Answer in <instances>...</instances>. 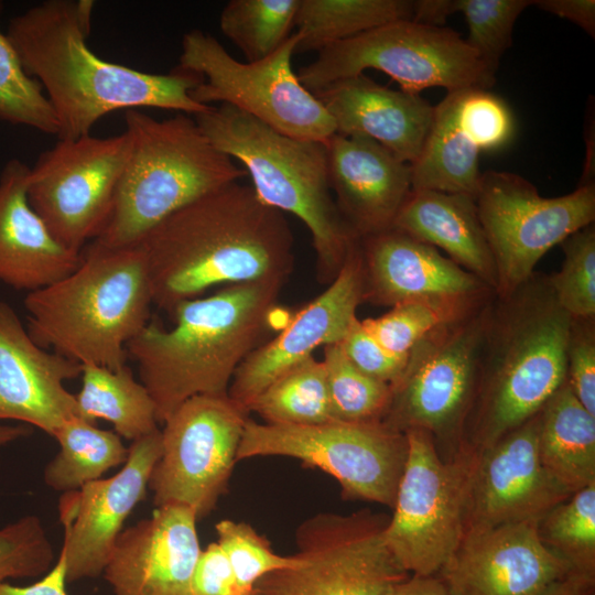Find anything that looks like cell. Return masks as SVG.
I'll use <instances>...</instances> for the list:
<instances>
[{"instance_id": "27", "label": "cell", "mask_w": 595, "mask_h": 595, "mask_svg": "<svg viewBox=\"0 0 595 595\" xmlns=\"http://www.w3.org/2000/svg\"><path fill=\"white\" fill-rule=\"evenodd\" d=\"M392 228L444 250L448 259L496 293V264L473 197L411 190Z\"/></svg>"}, {"instance_id": "31", "label": "cell", "mask_w": 595, "mask_h": 595, "mask_svg": "<svg viewBox=\"0 0 595 595\" xmlns=\"http://www.w3.org/2000/svg\"><path fill=\"white\" fill-rule=\"evenodd\" d=\"M411 0H300L295 52L316 51L398 20H411Z\"/></svg>"}, {"instance_id": "45", "label": "cell", "mask_w": 595, "mask_h": 595, "mask_svg": "<svg viewBox=\"0 0 595 595\" xmlns=\"http://www.w3.org/2000/svg\"><path fill=\"white\" fill-rule=\"evenodd\" d=\"M192 595H249L238 584L231 565L217 542L202 550L191 586Z\"/></svg>"}, {"instance_id": "35", "label": "cell", "mask_w": 595, "mask_h": 595, "mask_svg": "<svg viewBox=\"0 0 595 595\" xmlns=\"http://www.w3.org/2000/svg\"><path fill=\"white\" fill-rule=\"evenodd\" d=\"M537 529L542 542L574 573L595 578V483L549 510Z\"/></svg>"}, {"instance_id": "9", "label": "cell", "mask_w": 595, "mask_h": 595, "mask_svg": "<svg viewBox=\"0 0 595 595\" xmlns=\"http://www.w3.org/2000/svg\"><path fill=\"white\" fill-rule=\"evenodd\" d=\"M369 68L390 76L401 90L411 94L429 87H444L447 93L489 89L496 83V73L461 33L412 20L393 21L326 46L296 75L314 93Z\"/></svg>"}, {"instance_id": "4", "label": "cell", "mask_w": 595, "mask_h": 595, "mask_svg": "<svg viewBox=\"0 0 595 595\" xmlns=\"http://www.w3.org/2000/svg\"><path fill=\"white\" fill-rule=\"evenodd\" d=\"M570 325L545 274L495 295L462 442L484 450L540 412L567 380Z\"/></svg>"}, {"instance_id": "2", "label": "cell", "mask_w": 595, "mask_h": 595, "mask_svg": "<svg viewBox=\"0 0 595 595\" xmlns=\"http://www.w3.org/2000/svg\"><path fill=\"white\" fill-rule=\"evenodd\" d=\"M95 2L47 0L14 17L7 36L26 73L43 87L58 120V139L90 134L109 112L145 107L199 115L209 106L191 91L202 77L176 68L151 74L105 61L87 45Z\"/></svg>"}, {"instance_id": "7", "label": "cell", "mask_w": 595, "mask_h": 595, "mask_svg": "<svg viewBox=\"0 0 595 595\" xmlns=\"http://www.w3.org/2000/svg\"><path fill=\"white\" fill-rule=\"evenodd\" d=\"M125 122L129 155L109 219L93 241L110 248L137 246L173 213L247 175L190 115L159 120L129 109Z\"/></svg>"}, {"instance_id": "24", "label": "cell", "mask_w": 595, "mask_h": 595, "mask_svg": "<svg viewBox=\"0 0 595 595\" xmlns=\"http://www.w3.org/2000/svg\"><path fill=\"white\" fill-rule=\"evenodd\" d=\"M336 206L360 239L391 229L411 192L410 164L378 142L335 133L326 142Z\"/></svg>"}, {"instance_id": "32", "label": "cell", "mask_w": 595, "mask_h": 595, "mask_svg": "<svg viewBox=\"0 0 595 595\" xmlns=\"http://www.w3.org/2000/svg\"><path fill=\"white\" fill-rule=\"evenodd\" d=\"M60 451L44 469V482L54 490L73 491L122 466L129 450L112 431L78 416L67 420L53 435Z\"/></svg>"}, {"instance_id": "42", "label": "cell", "mask_w": 595, "mask_h": 595, "mask_svg": "<svg viewBox=\"0 0 595 595\" xmlns=\"http://www.w3.org/2000/svg\"><path fill=\"white\" fill-rule=\"evenodd\" d=\"M53 562L54 550L39 517L29 515L0 529V583L43 576Z\"/></svg>"}, {"instance_id": "13", "label": "cell", "mask_w": 595, "mask_h": 595, "mask_svg": "<svg viewBox=\"0 0 595 595\" xmlns=\"http://www.w3.org/2000/svg\"><path fill=\"white\" fill-rule=\"evenodd\" d=\"M388 520L369 510L304 520L295 532L294 565L261 577L252 595H392L410 574L386 543Z\"/></svg>"}, {"instance_id": "1", "label": "cell", "mask_w": 595, "mask_h": 595, "mask_svg": "<svg viewBox=\"0 0 595 595\" xmlns=\"http://www.w3.org/2000/svg\"><path fill=\"white\" fill-rule=\"evenodd\" d=\"M153 304L172 314L217 285L285 282L293 236L282 212L234 182L173 213L139 242Z\"/></svg>"}, {"instance_id": "36", "label": "cell", "mask_w": 595, "mask_h": 595, "mask_svg": "<svg viewBox=\"0 0 595 595\" xmlns=\"http://www.w3.org/2000/svg\"><path fill=\"white\" fill-rule=\"evenodd\" d=\"M336 420L347 422L382 421L391 400V385L356 368L339 343L324 347L322 360Z\"/></svg>"}, {"instance_id": "21", "label": "cell", "mask_w": 595, "mask_h": 595, "mask_svg": "<svg viewBox=\"0 0 595 595\" xmlns=\"http://www.w3.org/2000/svg\"><path fill=\"white\" fill-rule=\"evenodd\" d=\"M363 303L394 306L425 301L461 307L478 306L496 293L439 249L391 228L360 238Z\"/></svg>"}, {"instance_id": "3", "label": "cell", "mask_w": 595, "mask_h": 595, "mask_svg": "<svg viewBox=\"0 0 595 595\" xmlns=\"http://www.w3.org/2000/svg\"><path fill=\"white\" fill-rule=\"evenodd\" d=\"M284 282L226 285L209 296L180 303L174 326L149 321L127 345L140 382L164 421L195 396H225L240 364L280 332L292 313L279 305Z\"/></svg>"}, {"instance_id": "28", "label": "cell", "mask_w": 595, "mask_h": 595, "mask_svg": "<svg viewBox=\"0 0 595 595\" xmlns=\"http://www.w3.org/2000/svg\"><path fill=\"white\" fill-rule=\"evenodd\" d=\"M479 140L459 113L457 90L434 106L433 120L418 159L410 164L411 190L475 197L482 172Z\"/></svg>"}, {"instance_id": "16", "label": "cell", "mask_w": 595, "mask_h": 595, "mask_svg": "<svg viewBox=\"0 0 595 595\" xmlns=\"http://www.w3.org/2000/svg\"><path fill=\"white\" fill-rule=\"evenodd\" d=\"M129 151L126 132L58 139L30 167L29 203L65 247L80 252L100 235Z\"/></svg>"}, {"instance_id": "23", "label": "cell", "mask_w": 595, "mask_h": 595, "mask_svg": "<svg viewBox=\"0 0 595 595\" xmlns=\"http://www.w3.org/2000/svg\"><path fill=\"white\" fill-rule=\"evenodd\" d=\"M82 369L34 343L17 312L0 301V420L20 421L53 436L76 416L75 394L64 383Z\"/></svg>"}, {"instance_id": "50", "label": "cell", "mask_w": 595, "mask_h": 595, "mask_svg": "<svg viewBox=\"0 0 595 595\" xmlns=\"http://www.w3.org/2000/svg\"><path fill=\"white\" fill-rule=\"evenodd\" d=\"M544 595H595V578L571 573Z\"/></svg>"}, {"instance_id": "44", "label": "cell", "mask_w": 595, "mask_h": 595, "mask_svg": "<svg viewBox=\"0 0 595 595\" xmlns=\"http://www.w3.org/2000/svg\"><path fill=\"white\" fill-rule=\"evenodd\" d=\"M339 345L348 360L364 374L392 385L401 376L408 356L385 348L356 317Z\"/></svg>"}, {"instance_id": "14", "label": "cell", "mask_w": 595, "mask_h": 595, "mask_svg": "<svg viewBox=\"0 0 595 595\" xmlns=\"http://www.w3.org/2000/svg\"><path fill=\"white\" fill-rule=\"evenodd\" d=\"M474 199L495 260L498 296L513 292L552 247L595 219V184L543 197L519 174L486 171Z\"/></svg>"}, {"instance_id": "33", "label": "cell", "mask_w": 595, "mask_h": 595, "mask_svg": "<svg viewBox=\"0 0 595 595\" xmlns=\"http://www.w3.org/2000/svg\"><path fill=\"white\" fill-rule=\"evenodd\" d=\"M249 412L271 424L312 425L336 420L323 361L311 356L280 375L253 400Z\"/></svg>"}, {"instance_id": "12", "label": "cell", "mask_w": 595, "mask_h": 595, "mask_svg": "<svg viewBox=\"0 0 595 595\" xmlns=\"http://www.w3.org/2000/svg\"><path fill=\"white\" fill-rule=\"evenodd\" d=\"M496 295V294H495ZM495 295L469 313L442 324L409 353L391 385L382 421L394 430L428 432L456 450L473 407L485 331Z\"/></svg>"}, {"instance_id": "6", "label": "cell", "mask_w": 595, "mask_h": 595, "mask_svg": "<svg viewBox=\"0 0 595 595\" xmlns=\"http://www.w3.org/2000/svg\"><path fill=\"white\" fill-rule=\"evenodd\" d=\"M221 152L241 163L258 198L300 218L310 230L317 278L331 283L359 238L331 194L324 142L280 133L232 106H210L194 116Z\"/></svg>"}, {"instance_id": "19", "label": "cell", "mask_w": 595, "mask_h": 595, "mask_svg": "<svg viewBox=\"0 0 595 595\" xmlns=\"http://www.w3.org/2000/svg\"><path fill=\"white\" fill-rule=\"evenodd\" d=\"M537 524L466 531L437 575L451 595H544L574 572L542 542Z\"/></svg>"}, {"instance_id": "41", "label": "cell", "mask_w": 595, "mask_h": 595, "mask_svg": "<svg viewBox=\"0 0 595 595\" xmlns=\"http://www.w3.org/2000/svg\"><path fill=\"white\" fill-rule=\"evenodd\" d=\"M217 543L226 554L239 586L249 595L264 575L294 565L293 555L275 553L250 524L224 519L215 526Z\"/></svg>"}, {"instance_id": "17", "label": "cell", "mask_w": 595, "mask_h": 595, "mask_svg": "<svg viewBox=\"0 0 595 595\" xmlns=\"http://www.w3.org/2000/svg\"><path fill=\"white\" fill-rule=\"evenodd\" d=\"M122 468L82 488L64 493L60 519L64 527L61 553L67 583L100 575L123 523L145 498L154 465L162 452L161 430L131 443Z\"/></svg>"}, {"instance_id": "43", "label": "cell", "mask_w": 595, "mask_h": 595, "mask_svg": "<svg viewBox=\"0 0 595 595\" xmlns=\"http://www.w3.org/2000/svg\"><path fill=\"white\" fill-rule=\"evenodd\" d=\"M566 364L573 393L595 415V317H571Z\"/></svg>"}, {"instance_id": "29", "label": "cell", "mask_w": 595, "mask_h": 595, "mask_svg": "<svg viewBox=\"0 0 595 595\" xmlns=\"http://www.w3.org/2000/svg\"><path fill=\"white\" fill-rule=\"evenodd\" d=\"M538 441L542 464L572 494L595 483V415L567 380L539 412Z\"/></svg>"}, {"instance_id": "15", "label": "cell", "mask_w": 595, "mask_h": 595, "mask_svg": "<svg viewBox=\"0 0 595 595\" xmlns=\"http://www.w3.org/2000/svg\"><path fill=\"white\" fill-rule=\"evenodd\" d=\"M248 413L228 394L195 396L163 423L149 488L155 507L182 505L203 519L226 494Z\"/></svg>"}, {"instance_id": "38", "label": "cell", "mask_w": 595, "mask_h": 595, "mask_svg": "<svg viewBox=\"0 0 595 595\" xmlns=\"http://www.w3.org/2000/svg\"><path fill=\"white\" fill-rule=\"evenodd\" d=\"M564 259L559 272L548 275L559 305L571 316L595 317V226L583 227L561 244Z\"/></svg>"}, {"instance_id": "5", "label": "cell", "mask_w": 595, "mask_h": 595, "mask_svg": "<svg viewBox=\"0 0 595 595\" xmlns=\"http://www.w3.org/2000/svg\"><path fill=\"white\" fill-rule=\"evenodd\" d=\"M152 304L141 247L91 241L69 274L26 294L25 327L44 349L116 370L127 365V345L149 323Z\"/></svg>"}, {"instance_id": "47", "label": "cell", "mask_w": 595, "mask_h": 595, "mask_svg": "<svg viewBox=\"0 0 595 595\" xmlns=\"http://www.w3.org/2000/svg\"><path fill=\"white\" fill-rule=\"evenodd\" d=\"M65 558L60 553L57 562L40 581L28 586L0 583V595H67Z\"/></svg>"}, {"instance_id": "22", "label": "cell", "mask_w": 595, "mask_h": 595, "mask_svg": "<svg viewBox=\"0 0 595 595\" xmlns=\"http://www.w3.org/2000/svg\"><path fill=\"white\" fill-rule=\"evenodd\" d=\"M197 520L186 506L164 505L122 530L102 572L115 595H192Z\"/></svg>"}, {"instance_id": "8", "label": "cell", "mask_w": 595, "mask_h": 595, "mask_svg": "<svg viewBox=\"0 0 595 595\" xmlns=\"http://www.w3.org/2000/svg\"><path fill=\"white\" fill-rule=\"evenodd\" d=\"M408 457L385 529L386 543L409 574L434 575L466 532L478 451L462 442L444 461L425 431L409 430Z\"/></svg>"}, {"instance_id": "34", "label": "cell", "mask_w": 595, "mask_h": 595, "mask_svg": "<svg viewBox=\"0 0 595 595\" xmlns=\"http://www.w3.org/2000/svg\"><path fill=\"white\" fill-rule=\"evenodd\" d=\"M300 0H231L221 10L219 26L247 62L275 52L292 34Z\"/></svg>"}, {"instance_id": "10", "label": "cell", "mask_w": 595, "mask_h": 595, "mask_svg": "<svg viewBox=\"0 0 595 595\" xmlns=\"http://www.w3.org/2000/svg\"><path fill=\"white\" fill-rule=\"evenodd\" d=\"M298 43L295 32L269 56L242 63L212 34L191 30L182 39L178 68L202 77L191 91L196 102L226 104L280 133L325 143L336 127L292 68Z\"/></svg>"}, {"instance_id": "49", "label": "cell", "mask_w": 595, "mask_h": 595, "mask_svg": "<svg viewBox=\"0 0 595 595\" xmlns=\"http://www.w3.org/2000/svg\"><path fill=\"white\" fill-rule=\"evenodd\" d=\"M392 595H451L443 580L437 575L410 574L399 582Z\"/></svg>"}, {"instance_id": "26", "label": "cell", "mask_w": 595, "mask_h": 595, "mask_svg": "<svg viewBox=\"0 0 595 595\" xmlns=\"http://www.w3.org/2000/svg\"><path fill=\"white\" fill-rule=\"evenodd\" d=\"M29 171L12 159L0 174V282L28 293L69 274L82 256L61 244L30 205Z\"/></svg>"}, {"instance_id": "11", "label": "cell", "mask_w": 595, "mask_h": 595, "mask_svg": "<svg viewBox=\"0 0 595 595\" xmlns=\"http://www.w3.org/2000/svg\"><path fill=\"white\" fill-rule=\"evenodd\" d=\"M259 456L296 458L333 476L344 498L392 509L408 457V439L381 420L289 425L248 418L237 462Z\"/></svg>"}, {"instance_id": "18", "label": "cell", "mask_w": 595, "mask_h": 595, "mask_svg": "<svg viewBox=\"0 0 595 595\" xmlns=\"http://www.w3.org/2000/svg\"><path fill=\"white\" fill-rule=\"evenodd\" d=\"M360 239L329 286L292 314L272 338L252 350L236 370L228 397L249 413L259 393L280 375L313 356L322 346L339 343L363 303Z\"/></svg>"}, {"instance_id": "37", "label": "cell", "mask_w": 595, "mask_h": 595, "mask_svg": "<svg viewBox=\"0 0 595 595\" xmlns=\"http://www.w3.org/2000/svg\"><path fill=\"white\" fill-rule=\"evenodd\" d=\"M0 120L57 137L55 111L41 84L30 76L21 58L0 30Z\"/></svg>"}, {"instance_id": "51", "label": "cell", "mask_w": 595, "mask_h": 595, "mask_svg": "<svg viewBox=\"0 0 595 595\" xmlns=\"http://www.w3.org/2000/svg\"><path fill=\"white\" fill-rule=\"evenodd\" d=\"M32 433V429L28 424L3 425L0 424V447L14 442L21 437H25Z\"/></svg>"}, {"instance_id": "39", "label": "cell", "mask_w": 595, "mask_h": 595, "mask_svg": "<svg viewBox=\"0 0 595 595\" xmlns=\"http://www.w3.org/2000/svg\"><path fill=\"white\" fill-rule=\"evenodd\" d=\"M478 306L461 307L410 301L392 306L379 317L366 318L361 324L385 348L393 354L408 356L410 350L436 327Z\"/></svg>"}, {"instance_id": "40", "label": "cell", "mask_w": 595, "mask_h": 595, "mask_svg": "<svg viewBox=\"0 0 595 595\" xmlns=\"http://www.w3.org/2000/svg\"><path fill=\"white\" fill-rule=\"evenodd\" d=\"M533 0H454L462 12L468 35L467 44L496 73L505 52L512 44L513 26L519 15Z\"/></svg>"}, {"instance_id": "25", "label": "cell", "mask_w": 595, "mask_h": 595, "mask_svg": "<svg viewBox=\"0 0 595 595\" xmlns=\"http://www.w3.org/2000/svg\"><path fill=\"white\" fill-rule=\"evenodd\" d=\"M334 120L336 133L371 139L412 164L429 133L434 106L419 94L394 90L364 74L313 93Z\"/></svg>"}, {"instance_id": "46", "label": "cell", "mask_w": 595, "mask_h": 595, "mask_svg": "<svg viewBox=\"0 0 595 595\" xmlns=\"http://www.w3.org/2000/svg\"><path fill=\"white\" fill-rule=\"evenodd\" d=\"M532 6L575 23L589 36L595 37L594 0H533Z\"/></svg>"}, {"instance_id": "20", "label": "cell", "mask_w": 595, "mask_h": 595, "mask_svg": "<svg viewBox=\"0 0 595 595\" xmlns=\"http://www.w3.org/2000/svg\"><path fill=\"white\" fill-rule=\"evenodd\" d=\"M538 439L539 413L477 450L466 531L539 522L572 495L542 464Z\"/></svg>"}, {"instance_id": "30", "label": "cell", "mask_w": 595, "mask_h": 595, "mask_svg": "<svg viewBox=\"0 0 595 595\" xmlns=\"http://www.w3.org/2000/svg\"><path fill=\"white\" fill-rule=\"evenodd\" d=\"M80 377L76 416L94 424L106 420L120 437L132 442L159 429L155 404L128 365L116 370L83 365Z\"/></svg>"}, {"instance_id": "48", "label": "cell", "mask_w": 595, "mask_h": 595, "mask_svg": "<svg viewBox=\"0 0 595 595\" xmlns=\"http://www.w3.org/2000/svg\"><path fill=\"white\" fill-rule=\"evenodd\" d=\"M453 13H455L454 0H415L411 20L426 25L443 26Z\"/></svg>"}]
</instances>
